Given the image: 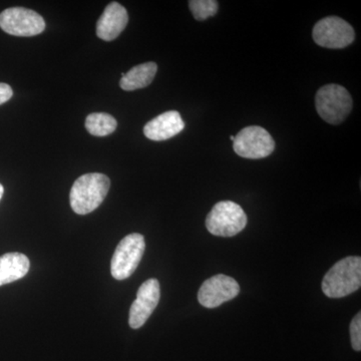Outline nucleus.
Listing matches in <instances>:
<instances>
[{
    "label": "nucleus",
    "mask_w": 361,
    "mask_h": 361,
    "mask_svg": "<svg viewBox=\"0 0 361 361\" xmlns=\"http://www.w3.org/2000/svg\"><path fill=\"white\" fill-rule=\"evenodd\" d=\"M116 126L118 123L116 118L106 113L90 114L85 120V129L90 135L96 137H106L113 134Z\"/></svg>",
    "instance_id": "2eb2a0df"
},
{
    "label": "nucleus",
    "mask_w": 361,
    "mask_h": 361,
    "mask_svg": "<svg viewBox=\"0 0 361 361\" xmlns=\"http://www.w3.org/2000/svg\"><path fill=\"white\" fill-rule=\"evenodd\" d=\"M350 337L351 344L355 351L361 350V313L358 312L357 315L353 318L350 323Z\"/></svg>",
    "instance_id": "f3484780"
},
{
    "label": "nucleus",
    "mask_w": 361,
    "mask_h": 361,
    "mask_svg": "<svg viewBox=\"0 0 361 361\" xmlns=\"http://www.w3.org/2000/svg\"><path fill=\"white\" fill-rule=\"evenodd\" d=\"M361 286V258L349 256L338 261L325 274L322 291L329 298H342L357 291Z\"/></svg>",
    "instance_id": "f03ea898"
},
{
    "label": "nucleus",
    "mask_w": 361,
    "mask_h": 361,
    "mask_svg": "<svg viewBox=\"0 0 361 361\" xmlns=\"http://www.w3.org/2000/svg\"><path fill=\"white\" fill-rule=\"evenodd\" d=\"M111 187L110 178L101 173L80 176L70 193L71 207L78 215L94 212L101 206Z\"/></svg>",
    "instance_id": "f257e3e1"
},
{
    "label": "nucleus",
    "mask_w": 361,
    "mask_h": 361,
    "mask_svg": "<svg viewBox=\"0 0 361 361\" xmlns=\"http://www.w3.org/2000/svg\"><path fill=\"white\" fill-rule=\"evenodd\" d=\"M234 139H235L234 135H231V137H230V140H231V141H234Z\"/></svg>",
    "instance_id": "aec40b11"
},
{
    "label": "nucleus",
    "mask_w": 361,
    "mask_h": 361,
    "mask_svg": "<svg viewBox=\"0 0 361 361\" xmlns=\"http://www.w3.org/2000/svg\"><path fill=\"white\" fill-rule=\"evenodd\" d=\"M128 21L127 9L118 2H111L97 20V35L101 39L111 42L123 32Z\"/></svg>",
    "instance_id": "9b49d317"
},
{
    "label": "nucleus",
    "mask_w": 361,
    "mask_h": 361,
    "mask_svg": "<svg viewBox=\"0 0 361 361\" xmlns=\"http://www.w3.org/2000/svg\"><path fill=\"white\" fill-rule=\"evenodd\" d=\"M0 28L14 37H35L44 32L42 16L25 7H11L0 13Z\"/></svg>",
    "instance_id": "0eeeda50"
},
{
    "label": "nucleus",
    "mask_w": 361,
    "mask_h": 361,
    "mask_svg": "<svg viewBox=\"0 0 361 361\" xmlns=\"http://www.w3.org/2000/svg\"><path fill=\"white\" fill-rule=\"evenodd\" d=\"M247 216L238 204L222 201L213 207L206 219V227L211 234L233 237L245 229Z\"/></svg>",
    "instance_id": "20e7f679"
},
{
    "label": "nucleus",
    "mask_w": 361,
    "mask_h": 361,
    "mask_svg": "<svg viewBox=\"0 0 361 361\" xmlns=\"http://www.w3.org/2000/svg\"><path fill=\"white\" fill-rule=\"evenodd\" d=\"M239 284L234 278L219 274L209 278L202 284L198 300L206 308H216L238 295Z\"/></svg>",
    "instance_id": "1a4fd4ad"
},
{
    "label": "nucleus",
    "mask_w": 361,
    "mask_h": 361,
    "mask_svg": "<svg viewBox=\"0 0 361 361\" xmlns=\"http://www.w3.org/2000/svg\"><path fill=\"white\" fill-rule=\"evenodd\" d=\"M189 7L195 20L203 21L215 16L219 6L215 0H191L189 1Z\"/></svg>",
    "instance_id": "dca6fc26"
},
{
    "label": "nucleus",
    "mask_w": 361,
    "mask_h": 361,
    "mask_svg": "<svg viewBox=\"0 0 361 361\" xmlns=\"http://www.w3.org/2000/svg\"><path fill=\"white\" fill-rule=\"evenodd\" d=\"M13 96V90L11 89V85L0 82V106L8 102Z\"/></svg>",
    "instance_id": "a211bd4d"
},
{
    "label": "nucleus",
    "mask_w": 361,
    "mask_h": 361,
    "mask_svg": "<svg viewBox=\"0 0 361 361\" xmlns=\"http://www.w3.org/2000/svg\"><path fill=\"white\" fill-rule=\"evenodd\" d=\"M353 97L342 85H326L316 92V111L330 125L343 122L353 110Z\"/></svg>",
    "instance_id": "7ed1b4c3"
},
{
    "label": "nucleus",
    "mask_w": 361,
    "mask_h": 361,
    "mask_svg": "<svg viewBox=\"0 0 361 361\" xmlns=\"http://www.w3.org/2000/svg\"><path fill=\"white\" fill-rule=\"evenodd\" d=\"M185 129V123L179 111H169L156 116L144 127V134L151 141L171 139Z\"/></svg>",
    "instance_id": "f8f14e48"
},
{
    "label": "nucleus",
    "mask_w": 361,
    "mask_h": 361,
    "mask_svg": "<svg viewBox=\"0 0 361 361\" xmlns=\"http://www.w3.org/2000/svg\"><path fill=\"white\" fill-rule=\"evenodd\" d=\"M233 149L242 158L257 160L269 157L274 152L275 142L264 128L250 126L237 134Z\"/></svg>",
    "instance_id": "423d86ee"
},
{
    "label": "nucleus",
    "mask_w": 361,
    "mask_h": 361,
    "mask_svg": "<svg viewBox=\"0 0 361 361\" xmlns=\"http://www.w3.org/2000/svg\"><path fill=\"white\" fill-rule=\"evenodd\" d=\"M4 186H2L1 184H0V200H1L2 195H4Z\"/></svg>",
    "instance_id": "6ab92c4d"
},
{
    "label": "nucleus",
    "mask_w": 361,
    "mask_h": 361,
    "mask_svg": "<svg viewBox=\"0 0 361 361\" xmlns=\"http://www.w3.org/2000/svg\"><path fill=\"white\" fill-rule=\"evenodd\" d=\"M158 71V66L153 61L142 63L130 68L127 73H122L120 87L126 92L144 89L152 84Z\"/></svg>",
    "instance_id": "4468645a"
},
{
    "label": "nucleus",
    "mask_w": 361,
    "mask_h": 361,
    "mask_svg": "<svg viewBox=\"0 0 361 361\" xmlns=\"http://www.w3.org/2000/svg\"><path fill=\"white\" fill-rule=\"evenodd\" d=\"M160 297V283L155 278L147 280L141 285L137 290V299L130 310L129 324L133 329H141L147 322L158 306Z\"/></svg>",
    "instance_id": "9d476101"
},
{
    "label": "nucleus",
    "mask_w": 361,
    "mask_h": 361,
    "mask_svg": "<svg viewBox=\"0 0 361 361\" xmlns=\"http://www.w3.org/2000/svg\"><path fill=\"white\" fill-rule=\"evenodd\" d=\"M315 44L326 49H344L353 44L355 32L353 26L337 16H329L318 21L312 30Z\"/></svg>",
    "instance_id": "6e6552de"
},
{
    "label": "nucleus",
    "mask_w": 361,
    "mask_h": 361,
    "mask_svg": "<svg viewBox=\"0 0 361 361\" xmlns=\"http://www.w3.org/2000/svg\"><path fill=\"white\" fill-rule=\"evenodd\" d=\"M145 249L146 242L139 233H133L123 238L111 259V276L116 280H125L132 276L141 262Z\"/></svg>",
    "instance_id": "39448f33"
},
{
    "label": "nucleus",
    "mask_w": 361,
    "mask_h": 361,
    "mask_svg": "<svg viewBox=\"0 0 361 361\" xmlns=\"http://www.w3.org/2000/svg\"><path fill=\"white\" fill-rule=\"evenodd\" d=\"M30 267V259L25 254L13 252L0 256V286L25 277Z\"/></svg>",
    "instance_id": "ddd939ff"
}]
</instances>
